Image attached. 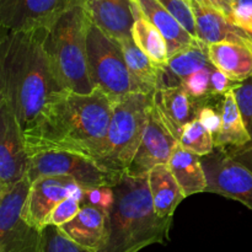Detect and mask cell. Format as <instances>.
Listing matches in <instances>:
<instances>
[{
  "label": "cell",
  "mask_w": 252,
  "mask_h": 252,
  "mask_svg": "<svg viewBox=\"0 0 252 252\" xmlns=\"http://www.w3.org/2000/svg\"><path fill=\"white\" fill-rule=\"evenodd\" d=\"M159 1L185 27L186 31L197 38L196 16L191 0H159Z\"/></svg>",
  "instance_id": "obj_29"
},
{
  "label": "cell",
  "mask_w": 252,
  "mask_h": 252,
  "mask_svg": "<svg viewBox=\"0 0 252 252\" xmlns=\"http://www.w3.org/2000/svg\"><path fill=\"white\" fill-rule=\"evenodd\" d=\"M38 252H96L71 240L59 226L46 225L41 230Z\"/></svg>",
  "instance_id": "obj_27"
},
{
  "label": "cell",
  "mask_w": 252,
  "mask_h": 252,
  "mask_svg": "<svg viewBox=\"0 0 252 252\" xmlns=\"http://www.w3.org/2000/svg\"><path fill=\"white\" fill-rule=\"evenodd\" d=\"M177 144L179 140L162 125L152 107L142 143L126 174L137 177L148 176L155 166L169 162L172 150Z\"/></svg>",
  "instance_id": "obj_14"
},
{
  "label": "cell",
  "mask_w": 252,
  "mask_h": 252,
  "mask_svg": "<svg viewBox=\"0 0 252 252\" xmlns=\"http://www.w3.org/2000/svg\"><path fill=\"white\" fill-rule=\"evenodd\" d=\"M198 4L204 5V6L213 7V9L219 10L220 12H223L228 19H230L231 15V6L229 4H226L224 0H194Z\"/></svg>",
  "instance_id": "obj_37"
},
{
  "label": "cell",
  "mask_w": 252,
  "mask_h": 252,
  "mask_svg": "<svg viewBox=\"0 0 252 252\" xmlns=\"http://www.w3.org/2000/svg\"><path fill=\"white\" fill-rule=\"evenodd\" d=\"M208 56L217 69L236 83L252 76V38L209 44Z\"/></svg>",
  "instance_id": "obj_18"
},
{
  "label": "cell",
  "mask_w": 252,
  "mask_h": 252,
  "mask_svg": "<svg viewBox=\"0 0 252 252\" xmlns=\"http://www.w3.org/2000/svg\"><path fill=\"white\" fill-rule=\"evenodd\" d=\"M113 103L98 89L90 94L69 89L57 93L24 129L30 158L43 152H71L94 160L107 133Z\"/></svg>",
  "instance_id": "obj_1"
},
{
  "label": "cell",
  "mask_w": 252,
  "mask_h": 252,
  "mask_svg": "<svg viewBox=\"0 0 252 252\" xmlns=\"http://www.w3.org/2000/svg\"><path fill=\"white\" fill-rule=\"evenodd\" d=\"M81 202L76 201L75 198H68L63 199L59 204H57L56 208L52 211L51 216H49L48 221H47V225H56V226H62L64 224H66L68 221H70L76 214L80 212Z\"/></svg>",
  "instance_id": "obj_31"
},
{
  "label": "cell",
  "mask_w": 252,
  "mask_h": 252,
  "mask_svg": "<svg viewBox=\"0 0 252 252\" xmlns=\"http://www.w3.org/2000/svg\"><path fill=\"white\" fill-rule=\"evenodd\" d=\"M221 128L216 138V148L230 149L241 148L251 142V137L244 125L243 116L239 110L233 91H229L220 101Z\"/></svg>",
  "instance_id": "obj_23"
},
{
  "label": "cell",
  "mask_w": 252,
  "mask_h": 252,
  "mask_svg": "<svg viewBox=\"0 0 252 252\" xmlns=\"http://www.w3.org/2000/svg\"><path fill=\"white\" fill-rule=\"evenodd\" d=\"M133 1H134V0H133Z\"/></svg>",
  "instance_id": "obj_39"
},
{
  "label": "cell",
  "mask_w": 252,
  "mask_h": 252,
  "mask_svg": "<svg viewBox=\"0 0 252 252\" xmlns=\"http://www.w3.org/2000/svg\"><path fill=\"white\" fill-rule=\"evenodd\" d=\"M224 1H225L226 4H229L231 6V2H233V0H224Z\"/></svg>",
  "instance_id": "obj_38"
},
{
  "label": "cell",
  "mask_w": 252,
  "mask_h": 252,
  "mask_svg": "<svg viewBox=\"0 0 252 252\" xmlns=\"http://www.w3.org/2000/svg\"><path fill=\"white\" fill-rule=\"evenodd\" d=\"M233 93L243 116L244 125L251 137V142L249 144H252V76L239 83Z\"/></svg>",
  "instance_id": "obj_30"
},
{
  "label": "cell",
  "mask_w": 252,
  "mask_h": 252,
  "mask_svg": "<svg viewBox=\"0 0 252 252\" xmlns=\"http://www.w3.org/2000/svg\"><path fill=\"white\" fill-rule=\"evenodd\" d=\"M179 144L201 158L211 154L216 149L214 137L204 128L198 118L189 122L184 128V132L179 139Z\"/></svg>",
  "instance_id": "obj_26"
},
{
  "label": "cell",
  "mask_w": 252,
  "mask_h": 252,
  "mask_svg": "<svg viewBox=\"0 0 252 252\" xmlns=\"http://www.w3.org/2000/svg\"><path fill=\"white\" fill-rule=\"evenodd\" d=\"M134 2L139 14L152 22L164 36L167 43L169 58L198 41V38L185 30L159 0H134Z\"/></svg>",
  "instance_id": "obj_16"
},
{
  "label": "cell",
  "mask_w": 252,
  "mask_h": 252,
  "mask_svg": "<svg viewBox=\"0 0 252 252\" xmlns=\"http://www.w3.org/2000/svg\"><path fill=\"white\" fill-rule=\"evenodd\" d=\"M106 226L107 212L98 207L84 204L70 221L59 228L75 243L97 251L105 241Z\"/></svg>",
  "instance_id": "obj_20"
},
{
  "label": "cell",
  "mask_w": 252,
  "mask_h": 252,
  "mask_svg": "<svg viewBox=\"0 0 252 252\" xmlns=\"http://www.w3.org/2000/svg\"><path fill=\"white\" fill-rule=\"evenodd\" d=\"M113 189L116 198L107 213L105 241L96 252H139L169 241L172 217L161 218L157 214L148 176L125 172Z\"/></svg>",
  "instance_id": "obj_3"
},
{
  "label": "cell",
  "mask_w": 252,
  "mask_h": 252,
  "mask_svg": "<svg viewBox=\"0 0 252 252\" xmlns=\"http://www.w3.org/2000/svg\"><path fill=\"white\" fill-rule=\"evenodd\" d=\"M153 107V95L130 93L113 103L107 133L94 161L108 171L125 174L138 152Z\"/></svg>",
  "instance_id": "obj_5"
},
{
  "label": "cell",
  "mask_w": 252,
  "mask_h": 252,
  "mask_svg": "<svg viewBox=\"0 0 252 252\" xmlns=\"http://www.w3.org/2000/svg\"><path fill=\"white\" fill-rule=\"evenodd\" d=\"M229 20L252 38V0H233Z\"/></svg>",
  "instance_id": "obj_32"
},
{
  "label": "cell",
  "mask_w": 252,
  "mask_h": 252,
  "mask_svg": "<svg viewBox=\"0 0 252 252\" xmlns=\"http://www.w3.org/2000/svg\"><path fill=\"white\" fill-rule=\"evenodd\" d=\"M30 159L24 128L11 107L0 101V192L26 176Z\"/></svg>",
  "instance_id": "obj_11"
},
{
  "label": "cell",
  "mask_w": 252,
  "mask_h": 252,
  "mask_svg": "<svg viewBox=\"0 0 252 252\" xmlns=\"http://www.w3.org/2000/svg\"><path fill=\"white\" fill-rule=\"evenodd\" d=\"M228 152V154L240 162L241 165L249 169L252 172V144H246L241 148H230V149H224Z\"/></svg>",
  "instance_id": "obj_36"
},
{
  "label": "cell",
  "mask_w": 252,
  "mask_h": 252,
  "mask_svg": "<svg viewBox=\"0 0 252 252\" xmlns=\"http://www.w3.org/2000/svg\"><path fill=\"white\" fill-rule=\"evenodd\" d=\"M89 17L103 33L121 41L132 37L137 20V5L133 0H86Z\"/></svg>",
  "instance_id": "obj_15"
},
{
  "label": "cell",
  "mask_w": 252,
  "mask_h": 252,
  "mask_svg": "<svg viewBox=\"0 0 252 252\" xmlns=\"http://www.w3.org/2000/svg\"><path fill=\"white\" fill-rule=\"evenodd\" d=\"M126 63L130 76L132 93H142L153 95L160 86L165 64H158L149 58L135 44L133 37H127L121 41Z\"/></svg>",
  "instance_id": "obj_17"
},
{
  "label": "cell",
  "mask_w": 252,
  "mask_h": 252,
  "mask_svg": "<svg viewBox=\"0 0 252 252\" xmlns=\"http://www.w3.org/2000/svg\"><path fill=\"white\" fill-rule=\"evenodd\" d=\"M90 25L86 0H75L46 29L44 36V48L62 85L79 94H90L95 90L88 64Z\"/></svg>",
  "instance_id": "obj_4"
},
{
  "label": "cell",
  "mask_w": 252,
  "mask_h": 252,
  "mask_svg": "<svg viewBox=\"0 0 252 252\" xmlns=\"http://www.w3.org/2000/svg\"><path fill=\"white\" fill-rule=\"evenodd\" d=\"M115 189L113 187H97V189H84V204L98 207L105 212H110L115 204Z\"/></svg>",
  "instance_id": "obj_33"
},
{
  "label": "cell",
  "mask_w": 252,
  "mask_h": 252,
  "mask_svg": "<svg viewBox=\"0 0 252 252\" xmlns=\"http://www.w3.org/2000/svg\"><path fill=\"white\" fill-rule=\"evenodd\" d=\"M238 84L214 66L211 73V95L216 98L223 97L229 91H233Z\"/></svg>",
  "instance_id": "obj_35"
},
{
  "label": "cell",
  "mask_w": 252,
  "mask_h": 252,
  "mask_svg": "<svg viewBox=\"0 0 252 252\" xmlns=\"http://www.w3.org/2000/svg\"><path fill=\"white\" fill-rule=\"evenodd\" d=\"M68 176L84 189L115 187L123 174L108 171L93 159L71 152H43L32 155L27 176L31 182L41 176Z\"/></svg>",
  "instance_id": "obj_7"
},
{
  "label": "cell",
  "mask_w": 252,
  "mask_h": 252,
  "mask_svg": "<svg viewBox=\"0 0 252 252\" xmlns=\"http://www.w3.org/2000/svg\"><path fill=\"white\" fill-rule=\"evenodd\" d=\"M31 184L26 175L0 192V252H38L41 230L22 217Z\"/></svg>",
  "instance_id": "obj_8"
},
{
  "label": "cell",
  "mask_w": 252,
  "mask_h": 252,
  "mask_svg": "<svg viewBox=\"0 0 252 252\" xmlns=\"http://www.w3.org/2000/svg\"><path fill=\"white\" fill-rule=\"evenodd\" d=\"M198 120L202 125L204 126L207 130L211 133L216 140L217 135L219 134L221 128V115H220V106L219 111L217 110V106H211L209 103L204 105L199 110Z\"/></svg>",
  "instance_id": "obj_34"
},
{
  "label": "cell",
  "mask_w": 252,
  "mask_h": 252,
  "mask_svg": "<svg viewBox=\"0 0 252 252\" xmlns=\"http://www.w3.org/2000/svg\"><path fill=\"white\" fill-rule=\"evenodd\" d=\"M213 68V64H209L206 68L182 79L181 86L191 97L201 101H211L212 98H216L211 95V73Z\"/></svg>",
  "instance_id": "obj_28"
},
{
  "label": "cell",
  "mask_w": 252,
  "mask_h": 252,
  "mask_svg": "<svg viewBox=\"0 0 252 252\" xmlns=\"http://www.w3.org/2000/svg\"><path fill=\"white\" fill-rule=\"evenodd\" d=\"M209 64H212V62L208 56V46L198 39L192 46L170 57L166 65L180 80H182L191 74L206 68Z\"/></svg>",
  "instance_id": "obj_25"
},
{
  "label": "cell",
  "mask_w": 252,
  "mask_h": 252,
  "mask_svg": "<svg viewBox=\"0 0 252 252\" xmlns=\"http://www.w3.org/2000/svg\"><path fill=\"white\" fill-rule=\"evenodd\" d=\"M148 181L153 204L158 216L161 218L174 216L176 208L186 196L169 165L161 164L155 166L148 174Z\"/></svg>",
  "instance_id": "obj_21"
},
{
  "label": "cell",
  "mask_w": 252,
  "mask_h": 252,
  "mask_svg": "<svg viewBox=\"0 0 252 252\" xmlns=\"http://www.w3.org/2000/svg\"><path fill=\"white\" fill-rule=\"evenodd\" d=\"M75 0H0L4 31L48 29Z\"/></svg>",
  "instance_id": "obj_12"
},
{
  "label": "cell",
  "mask_w": 252,
  "mask_h": 252,
  "mask_svg": "<svg viewBox=\"0 0 252 252\" xmlns=\"http://www.w3.org/2000/svg\"><path fill=\"white\" fill-rule=\"evenodd\" d=\"M68 197L83 204L84 189L71 177L57 175L38 177L31 184L22 217L27 223L42 230L57 204Z\"/></svg>",
  "instance_id": "obj_10"
},
{
  "label": "cell",
  "mask_w": 252,
  "mask_h": 252,
  "mask_svg": "<svg viewBox=\"0 0 252 252\" xmlns=\"http://www.w3.org/2000/svg\"><path fill=\"white\" fill-rule=\"evenodd\" d=\"M167 165L181 186L185 196L189 197L206 192L207 177L199 155L177 144L172 150Z\"/></svg>",
  "instance_id": "obj_22"
},
{
  "label": "cell",
  "mask_w": 252,
  "mask_h": 252,
  "mask_svg": "<svg viewBox=\"0 0 252 252\" xmlns=\"http://www.w3.org/2000/svg\"><path fill=\"white\" fill-rule=\"evenodd\" d=\"M138 9V7H137ZM132 37L135 44L158 64H166L169 61L167 43L161 32L137 12V20L132 30Z\"/></svg>",
  "instance_id": "obj_24"
},
{
  "label": "cell",
  "mask_w": 252,
  "mask_h": 252,
  "mask_svg": "<svg viewBox=\"0 0 252 252\" xmlns=\"http://www.w3.org/2000/svg\"><path fill=\"white\" fill-rule=\"evenodd\" d=\"M46 29L5 31L0 41V101L26 129L57 93L65 90L44 48Z\"/></svg>",
  "instance_id": "obj_2"
},
{
  "label": "cell",
  "mask_w": 252,
  "mask_h": 252,
  "mask_svg": "<svg viewBox=\"0 0 252 252\" xmlns=\"http://www.w3.org/2000/svg\"><path fill=\"white\" fill-rule=\"evenodd\" d=\"M196 16L197 38L207 46L221 42H241L250 39L251 37L233 25L230 20L213 7L204 6L194 0H191Z\"/></svg>",
  "instance_id": "obj_19"
},
{
  "label": "cell",
  "mask_w": 252,
  "mask_h": 252,
  "mask_svg": "<svg viewBox=\"0 0 252 252\" xmlns=\"http://www.w3.org/2000/svg\"><path fill=\"white\" fill-rule=\"evenodd\" d=\"M208 193L234 199L252 211V172L234 160L228 152L216 148L202 157Z\"/></svg>",
  "instance_id": "obj_9"
},
{
  "label": "cell",
  "mask_w": 252,
  "mask_h": 252,
  "mask_svg": "<svg viewBox=\"0 0 252 252\" xmlns=\"http://www.w3.org/2000/svg\"><path fill=\"white\" fill-rule=\"evenodd\" d=\"M88 64L94 89L102 91L113 102L132 93L129 71L121 43L103 33L93 22L88 33Z\"/></svg>",
  "instance_id": "obj_6"
},
{
  "label": "cell",
  "mask_w": 252,
  "mask_h": 252,
  "mask_svg": "<svg viewBox=\"0 0 252 252\" xmlns=\"http://www.w3.org/2000/svg\"><path fill=\"white\" fill-rule=\"evenodd\" d=\"M209 101L191 97L181 85L162 86L153 94V108L162 125L177 140L184 128L198 118L199 110Z\"/></svg>",
  "instance_id": "obj_13"
}]
</instances>
